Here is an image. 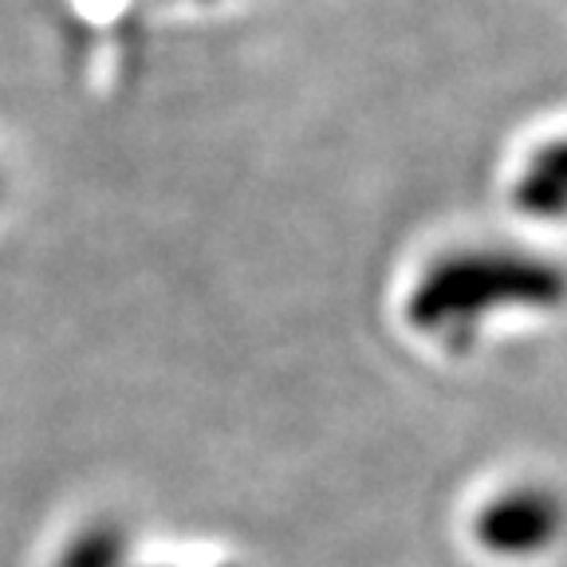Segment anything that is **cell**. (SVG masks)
<instances>
[{
  "label": "cell",
  "mask_w": 567,
  "mask_h": 567,
  "mask_svg": "<svg viewBox=\"0 0 567 567\" xmlns=\"http://www.w3.org/2000/svg\"><path fill=\"white\" fill-rule=\"evenodd\" d=\"M532 520L544 524L540 501H532V496H508V501H501V505L485 516L481 532H485V540L501 544V548H513V544H532L544 532V528H532Z\"/></svg>",
  "instance_id": "cell-1"
}]
</instances>
